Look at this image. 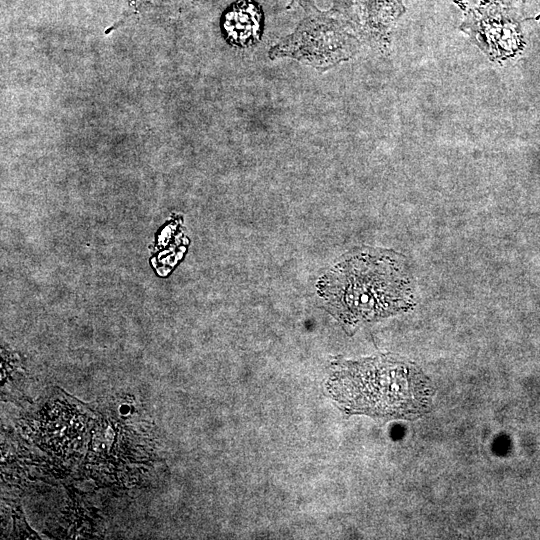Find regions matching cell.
<instances>
[{
	"instance_id": "cell-1",
	"label": "cell",
	"mask_w": 540,
	"mask_h": 540,
	"mask_svg": "<svg viewBox=\"0 0 540 540\" xmlns=\"http://www.w3.org/2000/svg\"><path fill=\"white\" fill-rule=\"evenodd\" d=\"M319 293L343 324L384 318L413 304L409 273L400 256L364 249L344 256L321 279Z\"/></svg>"
},
{
	"instance_id": "cell-2",
	"label": "cell",
	"mask_w": 540,
	"mask_h": 540,
	"mask_svg": "<svg viewBox=\"0 0 540 540\" xmlns=\"http://www.w3.org/2000/svg\"><path fill=\"white\" fill-rule=\"evenodd\" d=\"M327 389L348 414L406 419L423 414L433 395L418 367L383 355L335 363Z\"/></svg>"
},
{
	"instance_id": "cell-3",
	"label": "cell",
	"mask_w": 540,
	"mask_h": 540,
	"mask_svg": "<svg viewBox=\"0 0 540 540\" xmlns=\"http://www.w3.org/2000/svg\"><path fill=\"white\" fill-rule=\"evenodd\" d=\"M337 44L326 30L303 29L276 46L271 56H292L316 67H327L340 57L335 52Z\"/></svg>"
},
{
	"instance_id": "cell-4",
	"label": "cell",
	"mask_w": 540,
	"mask_h": 540,
	"mask_svg": "<svg viewBox=\"0 0 540 540\" xmlns=\"http://www.w3.org/2000/svg\"><path fill=\"white\" fill-rule=\"evenodd\" d=\"M261 27V11L250 1L235 3L224 16L223 29L228 41L233 45L253 44L260 37Z\"/></svg>"
}]
</instances>
